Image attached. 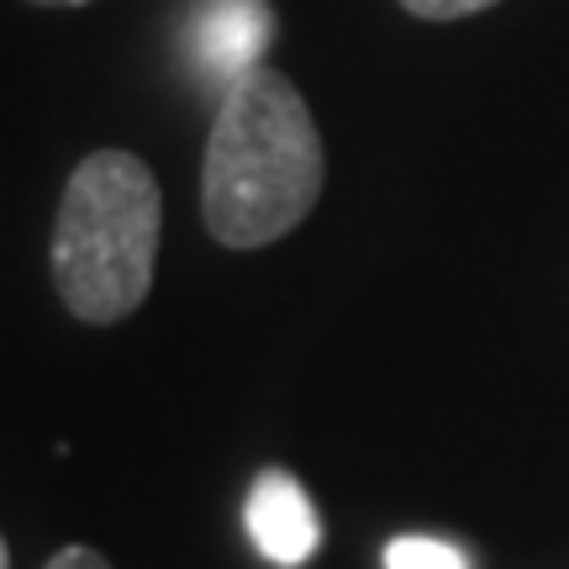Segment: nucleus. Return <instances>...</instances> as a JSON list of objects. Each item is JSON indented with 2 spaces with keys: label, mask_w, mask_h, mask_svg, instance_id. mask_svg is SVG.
<instances>
[{
  "label": "nucleus",
  "mask_w": 569,
  "mask_h": 569,
  "mask_svg": "<svg viewBox=\"0 0 569 569\" xmlns=\"http://www.w3.org/2000/svg\"><path fill=\"white\" fill-rule=\"evenodd\" d=\"M401 6L422 21H459V17H475V11L496 6V0H401Z\"/></svg>",
  "instance_id": "nucleus-6"
},
{
  "label": "nucleus",
  "mask_w": 569,
  "mask_h": 569,
  "mask_svg": "<svg viewBox=\"0 0 569 569\" xmlns=\"http://www.w3.org/2000/svg\"><path fill=\"white\" fill-rule=\"evenodd\" d=\"M38 6H84V0H38Z\"/></svg>",
  "instance_id": "nucleus-8"
},
{
  "label": "nucleus",
  "mask_w": 569,
  "mask_h": 569,
  "mask_svg": "<svg viewBox=\"0 0 569 569\" xmlns=\"http://www.w3.org/2000/svg\"><path fill=\"white\" fill-rule=\"evenodd\" d=\"M159 227L163 190L138 153L96 148L74 163L48 248L63 311L90 327L127 322L153 290Z\"/></svg>",
  "instance_id": "nucleus-2"
},
{
  "label": "nucleus",
  "mask_w": 569,
  "mask_h": 569,
  "mask_svg": "<svg viewBox=\"0 0 569 569\" xmlns=\"http://www.w3.org/2000/svg\"><path fill=\"white\" fill-rule=\"evenodd\" d=\"M42 569H111V565H106V553L84 549V543H69V549H59Z\"/></svg>",
  "instance_id": "nucleus-7"
},
{
  "label": "nucleus",
  "mask_w": 569,
  "mask_h": 569,
  "mask_svg": "<svg viewBox=\"0 0 569 569\" xmlns=\"http://www.w3.org/2000/svg\"><path fill=\"white\" fill-rule=\"evenodd\" d=\"M386 569H469V559L443 538H396L386 549Z\"/></svg>",
  "instance_id": "nucleus-5"
},
{
  "label": "nucleus",
  "mask_w": 569,
  "mask_h": 569,
  "mask_svg": "<svg viewBox=\"0 0 569 569\" xmlns=\"http://www.w3.org/2000/svg\"><path fill=\"white\" fill-rule=\"evenodd\" d=\"M243 522H248L253 549L280 569H301L311 553L322 549V517L311 507L306 486L296 475H284V469H264V475L253 480Z\"/></svg>",
  "instance_id": "nucleus-4"
},
{
  "label": "nucleus",
  "mask_w": 569,
  "mask_h": 569,
  "mask_svg": "<svg viewBox=\"0 0 569 569\" xmlns=\"http://www.w3.org/2000/svg\"><path fill=\"white\" fill-rule=\"evenodd\" d=\"M269 42H274V11L264 0H196L190 27H184L196 74L217 80L222 90L264 69Z\"/></svg>",
  "instance_id": "nucleus-3"
},
{
  "label": "nucleus",
  "mask_w": 569,
  "mask_h": 569,
  "mask_svg": "<svg viewBox=\"0 0 569 569\" xmlns=\"http://www.w3.org/2000/svg\"><path fill=\"white\" fill-rule=\"evenodd\" d=\"M322 132L280 69H253L222 90L201 163V217L222 248H269L322 196Z\"/></svg>",
  "instance_id": "nucleus-1"
}]
</instances>
